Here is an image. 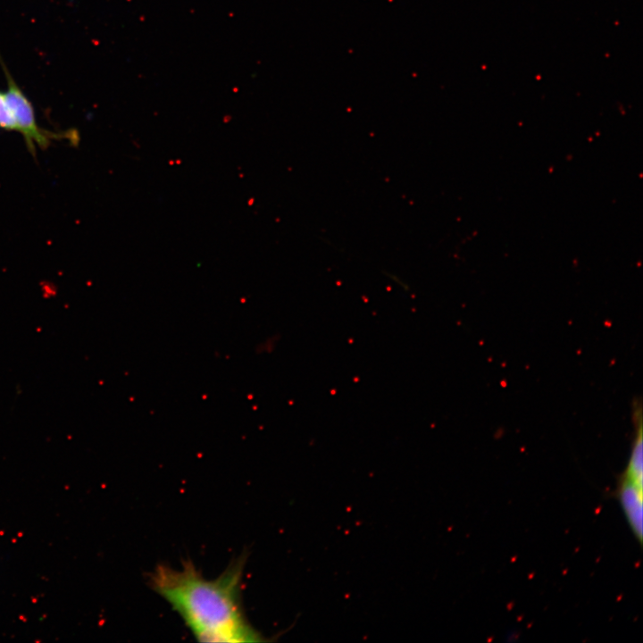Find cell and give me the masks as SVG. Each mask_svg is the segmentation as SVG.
<instances>
[{"label":"cell","mask_w":643,"mask_h":643,"mask_svg":"<svg viewBox=\"0 0 643 643\" xmlns=\"http://www.w3.org/2000/svg\"><path fill=\"white\" fill-rule=\"evenodd\" d=\"M246 563L242 554L213 579L204 577L190 560L179 569L158 564L148 574V585L198 641L263 642L265 638L249 622L242 605Z\"/></svg>","instance_id":"cell-1"},{"label":"cell","mask_w":643,"mask_h":643,"mask_svg":"<svg viewBox=\"0 0 643 643\" xmlns=\"http://www.w3.org/2000/svg\"><path fill=\"white\" fill-rule=\"evenodd\" d=\"M614 497L618 500L629 526L642 544L643 539V485L620 475Z\"/></svg>","instance_id":"cell-3"},{"label":"cell","mask_w":643,"mask_h":643,"mask_svg":"<svg viewBox=\"0 0 643 643\" xmlns=\"http://www.w3.org/2000/svg\"><path fill=\"white\" fill-rule=\"evenodd\" d=\"M0 129L5 131H17L5 91L2 90H0Z\"/></svg>","instance_id":"cell-4"},{"label":"cell","mask_w":643,"mask_h":643,"mask_svg":"<svg viewBox=\"0 0 643 643\" xmlns=\"http://www.w3.org/2000/svg\"><path fill=\"white\" fill-rule=\"evenodd\" d=\"M0 65L7 84L5 91L7 102L16 124L17 132L21 134L28 151L35 156L37 149H46L55 140L64 139L71 143H78L79 136L75 130L54 132L40 127L31 101L12 76L1 54Z\"/></svg>","instance_id":"cell-2"}]
</instances>
